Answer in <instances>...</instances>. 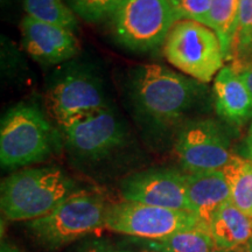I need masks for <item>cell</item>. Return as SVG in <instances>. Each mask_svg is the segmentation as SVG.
Wrapping results in <instances>:
<instances>
[{
	"mask_svg": "<svg viewBox=\"0 0 252 252\" xmlns=\"http://www.w3.org/2000/svg\"><path fill=\"white\" fill-rule=\"evenodd\" d=\"M69 252H126L112 244L106 238H91L84 239L77 243Z\"/></svg>",
	"mask_w": 252,
	"mask_h": 252,
	"instance_id": "obj_23",
	"label": "cell"
},
{
	"mask_svg": "<svg viewBox=\"0 0 252 252\" xmlns=\"http://www.w3.org/2000/svg\"><path fill=\"white\" fill-rule=\"evenodd\" d=\"M249 152H250V157L252 159V125L250 128V133H249Z\"/></svg>",
	"mask_w": 252,
	"mask_h": 252,
	"instance_id": "obj_26",
	"label": "cell"
},
{
	"mask_svg": "<svg viewBox=\"0 0 252 252\" xmlns=\"http://www.w3.org/2000/svg\"><path fill=\"white\" fill-rule=\"evenodd\" d=\"M0 252H23L18 247L12 244L8 241H2L1 245H0Z\"/></svg>",
	"mask_w": 252,
	"mask_h": 252,
	"instance_id": "obj_25",
	"label": "cell"
},
{
	"mask_svg": "<svg viewBox=\"0 0 252 252\" xmlns=\"http://www.w3.org/2000/svg\"><path fill=\"white\" fill-rule=\"evenodd\" d=\"M131 93L135 108L144 117L157 125L172 126L195 103L198 86L161 64H144L134 72Z\"/></svg>",
	"mask_w": 252,
	"mask_h": 252,
	"instance_id": "obj_2",
	"label": "cell"
},
{
	"mask_svg": "<svg viewBox=\"0 0 252 252\" xmlns=\"http://www.w3.org/2000/svg\"><path fill=\"white\" fill-rule=\"evenodd\" d=\"M23 46L35 61L54 65L68 61L78 53L80 45L74 32L56 25L25 17L20 25Z\"/></svg>",
	"mask_w": 252,
	"mask_h": 252,
	"instance_id": "obj_12",
	"label": "cell"
},
{
	"mask_svg": "<svg viewBox=\"0 0 252 252\" xmlns=\"http://www.w3.org/2000/svg\"><path fill=\"white\" fill-rule=\"evenodd\" d=\"M175 23L168 0H121L110 17L116 41L133 52L159 48Z\"/></svg>",
	"mask_w": 252,
	"mask_h": 252,
	"instance_id": "obj_6",
	"label": "cell"
},
{
	"mask_svg": "<svg viewBox=\"0 0 252 252\" xmlns=\"http://www.w3.org/2000/svg\"><path fill=\"white\" fill-rule=\"evenodd\" d=\"M156 252H217L209 229L202 224L150 241Z\"/></svg>",
	"mask_w": 252,
	"mask_h": 252,
	"instance_id": "obj_16",
	"label": "cell"
},
{
	"mask_svg": "<svg viewBox=\"0 0 252 252\" xmlns=\"http://www.w3.org/2000/svg\"><path fill=\"white\" fill-rule=\"evenodd\" d=\"M163 55L182 74L202 83L216 77L225 62L215 32L189 20L173 25L163 43Z\"/></svg>",
	"mask_w": 252,
	"mask_h": 252,
	"instance_id": "obj_5",
	"label": "cell"
},
{
	"mask_svg": "<svg viewBox=\"0 0 252 252\" xmlns=\"http://www.w3.org/2000/svg\"><path fill=\"white\" fill-rule=\"evenodd\" d=\"M48 106L61 126L71 119L109 105L98 77L77 69L65 72L50 88Z\"/></svg>",
	"mask_w": 252,
	"mask_h": 252,
	"instance_id": "obj_10",
	"label": "cell"
},
{
	"mask_svg": "<svg viewBox=\"0 0 252 252\" xmlns=\"http://www.w3.org/2000/svg\"><path fill=\"white\" fill-rule=\"evenodd\" d=\"M125 201L175 210H189L186 176L175 169L153 168L134 173L123 180Z\"/></svg>",
	"mask_w": 252,
	"mask_h": 252,
	"instance_id": "obj_11",
	"label": "cell"
},
{
	"mask_svg": "<svg viewBox=\"0 0 252 252\" xmlns=\"http://www.w3.org/2000/svg\"><path fill=\"white\" fill-rule=\"evenodd\" d=\"M75 191V182L58 167L21 169L1 182V212L9 220L30 222L48 215Z\"/></svg>",
	"mask_w": 252,
	"mask_h": 252,
	"instance_id": "obj_1",
	"label": "cell"
},
{
	"mask_svg": "<svg viewBox=\"0 0 252 252\" xmlns=\"http://www.w3.org/2000/svg\"><path fill=\"white\" fill-rule=\"evenodd\" d=\"M231 61L235 69L247 67L252 63V0H241L239 4Z\"/></svg>",
	"mask_w": 252,
	"mask_h": 252,
	"instance_id": "obj_20",
	"label": "cell"
},
{
	"mask_svg": "<svg viewBox=\"0 0 252 252\" xmlns=\"http://www.w3.org/2000/svg\"><path fill=\"white\" fill-rule=\"evenodd\" d=\"M185 176L189 210L209 229L217 210L231 201L230 188L223 169L188 173Z\"/></svg>",
	"mask_w": 252,
	"mask_h": 252,
	"instance_id": "obj_13",
	"label": "cell"
},
{
	"mask_svg": "<svg viewBox=\"0 0 252 252\" xmlns=\"http://www.w3.org/2000/svg\"><path fill=\"white\" fill-rule=\"evenodd\" d=\"M200 224L202 223L188 210L167 209L125 200L109 204L105 220V226L112 231L150 241Z\"/></svg>",
	"mask_w": 252,
	"mask_h": 252,
	"instance_id": "obj_7",
	"label": "cell"
},
{
	"mask_svg": "<svg viewBox=\"0 0 252 252\" xmlns=\"http://www.w3.org/2000/svg\"><path fill=\"white\" fill-rule=\"evenodd\" d=\"M223 173L230 188L231 202L252 219V159L234 156Z\"/></svg>",
	"mask_w": 252,
	"mask_h": 252,
	"instance_id": "obj_17",
	"label": "cell"
},
{
	"mask_svg": "<svg viewBox=\"0 0 252 252\" xmlns=\"http://www.w3.org/2000/svg\"><path fill=\"white\" fill-rule=\"evenodd\" d=\"M53 151V130L39 108L19 104L5 113L0 125L2 168L41 162Z\"/></svg>",
	"mask_w": 252,
	"mask_h": 252,
	"instance_id": "obj_4",
	"label": "cell"
},
{
	"mask_svg": "<svg viewBox=\"0 0 252 252\" xmlns=\"http://www.w3.org/2000/svg\"><path fill=\"white\" fill-rule=\"evenodd\" d=\"M241 0H212L209 28L215 32L225 61H231V50L237 28Z\"/></svg>",
	"mask_w": 252,
	"mask_h": 252,
	"instance_id": "obj_18",
	"label": "cell"
},
{
	"mask_svg": "<svg viewBox=\"0 0 252 252\" xmlns=\"http://www.w3.org/2000/svg\"><path fill=\"white\" fill-rule=\"evenodd\" d=\"M75 14L87 23H99L110 18L121 0H65Z\"/></svg>",
	"mask_w": 252,
	"mask_h": 252,
	"instance_id": "obj_21",
	"label": "cell"
},
{
	"mask_svg": "<svg viewBox=\"0 0 252 252\" xmlns=\"http://www.w3.org/2000/svg\"><path fill=\"white\" fill-rule=\"evenodd\" d=\"M108 207L100 194L76 190L48 215L30 220L26 226L41 247L55 251L105 226Z\"/></svg>",
	"mask_w": 252,
	"mask_h": 252,
	"instance_id": "obj_3",
	"label": "cell"
},
{
	"mask_svg": "<svg viewBox=\"0 0 252 252\" xmlns=\"http://www.w3.org/2000/svg\"><path fill=\"white\" fill-rule=\"evenodd\" d=\"M244 249H245V252H252V238L250 239V242H249L248 245Z\"/></svg>",
	"mask_w": 252,
	"mask_h": 252,
	"instance_id": "obj_27",
	"label": "cell"
},
{
	"mask_svg": "<svg viewBox=\"0 0 252 252\" xmlns=\"http://www.w3.org/2000/svg\"><path fill=\"white\" fill-rule=\"evenodd\" d=\"M70 152L83 161H100L125 143L126 132L112 109L86 113L61 125Z\"/></svg>",
	"mask_w": 252,
	"mask_h": 252,
	"instance_id": "obj_8",
	"label": "cell"
},
{
	"mask_svg": "<svg viewBox=\"0 0 252 252\" xmlns=\"http://www.w3.org/2000/svg\"><path fill=\"white\" fill-rule=\"evenodd\" d=\"M176 21L189 20L209 27L212 0H168Z\"/></svg>",
	"mask_w": 252,
	"mask_h": 252,
	"instance_id": "obj_22",
	"label": "cell"
},
{
	"mask_svg": "<svg viewBox=\"0 0 252 252\" xmlns=\"http://www.w3.org/2000/svg\"><path fill=\"white\" fill-rule=\"evenodd\" d=\"M214 94L216 111L226 122L244 124L252 118V93L231 64L216 75Z\"/></svg>",
	"mask_w": 252,
	"mask_h": 252,
	"instance_id": "obj_14",
	"label": "cell"
},
{
	"mask_svg": "<svg viewBox=\"0 0 252 252\" xmlns=\"http://www.w3.org/2000/svg\"><path fill=\"white\" fill-rule=\"evenodd\" d=\"M27 17L42 23L56 25L74 32L77 30V19L70 7L62 0H24Z\"/></svg>",
	"mask_w": 252,
	"mask_h": 252,
	"instance_id": "obj_19",
	"label": "cell"
},
{
	"mask_svg": "<svg viewBox=\"0 0 252 252\" xmlns=\"http://www.w3.org/2000/svg\"><path fill=\"white\" fill-rule=\"evenodd\" d=\"M238 71V74L241 75L242 80L244 81V83L247 84L249 90L252 93V63L251 64L247 65V67H243L241 69H236Z\"/></svg>",
	"mask_w": 252,
	"mask_h": 252,
	"instance_id": "obj_24",
	"label": "cell"
},
{
	"mask_svg": "<svg viewBox=\"0 0 252 252\" xmlns=\"http://www.w3.org/2000/svg\"><path fill=\"white\" fill-rule=\"evenodd\" d=\"M209 232L217 251H236L252 238V219L229 201L214 215Z\"/></svg>",
	"mask_w": 252,
	"mask_h": 252,
	"instance_id": "obj_15",
	"label": "cell"
},
{
	"mask_svg": "<svg viewBox=\"0 0 252 252\" xmlns=\"http://www.w3.org/2000/svg\"><path fill=\"white\" fill-rule=\"evenodd\" d=\"M175 153L188 173L222 171L234 158L224 135L209 121L186 125L176 139Z\"/></svg>",
	"mask_w": 252,
	"mask_h": 252,
	"instance_id": "obj_9",
	"label": "cell"
},
{
	"mask_svg": "<svg viewBox=\"0 0 252 252\" xmlns=\"http://www.w3.org/2000/svg\"><path fill=\"white\" fill-rule=\"evenodd\" d=\"M217 252H236V251H217Z\"/></svg>",
	"mask_w": 252,
	"mask_h": 252,
	"instance_id": "obj_28",
	"label": "cell"
}]
</instances>
